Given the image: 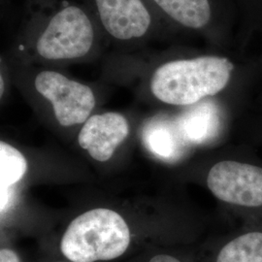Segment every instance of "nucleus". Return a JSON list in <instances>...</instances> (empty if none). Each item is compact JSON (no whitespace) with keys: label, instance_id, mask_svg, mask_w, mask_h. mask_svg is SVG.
<instances>
[{"label":"nucleus","instance_id":"f257e3e1","mask_svg":"<svg viewBox=\"0 0 262 262\" xmlns=\"http://www.w3.org/2000/svg\"><path fill=\"white\" fill-rule=\"evenodd\" d=\"M237 51L223 52L173 45L166 49L145 48L130 53L109 51L104 64L111 71L145 74L146 89L159 103L187 108L215 99L256 60H247Z\"/></svg>","mask_w":262,"mask_h":262},{"label":"nucleus","instance_id":"f03ea898","mask_svg":"<svg viewBox=\"0 0 262 262\" xmlns=\"http://www.w3.org/2000/svg\"><path fill=\"white\" fill-rule=\"evenodd\" d=\"M109 50L83 2L24 0L19 28L5 52L16 64L60 67L103 58Z\"/></svg>","mask_w":262,"mask_h":262},{"label":"nucleus","instance_id":"7ed1b4c3","mask_svg":"<svg viewBox=\"0 0 262 262\" xmlns=\"http://www.w3.org/2000/svg\"><path fill=\"white\" fill-rule=\"evenodd\" d=\"M178 36L197 37L207 48L232 52L237 48L236 0H147Z\"/></svg>","mask_w":262,"mask_h":262},{"label":"nucleus","instance_id":"20e7f679","mask_svg":"<svg viewBox=\"0 0 262 262\" xmlns=\"http://www.w3.org/2000/svg\"><path fill=\"white\" fill-rule=\"evenodd\" d=\"M83 3L101 28L113 52L130 53L179 37L147 0H83Z\"/></svg>","mask_w":262,"mask_h":262},{"label":"nucleus","instance_id":"39448f33","mask_svg":"<svg viewBox=\"0 0 262 262\" xmlns=\"http://www.w3.org/2000/svg\"><path fill=\"white\" fill-rule=\"evenodd\" d=\"M10 64L14 79L30 89L40 103L47 104L49 111L60 126L84 124L93 115L97 105V94L91 84L66 75L59 67L21 66L11 61Z\"/></svg>","mask_w":262,"mask_h":262},{"label":"nucleus","instance_id":"423d86ee","mask_svg":"<svg viewBox=\"0 0 262 262\" xmlns=\"http://www.w3.org/2000/svg\"><path fill=\"white\" fill-rule=\"evenodd\" d=\"M130 243L129 227L110 209H94L74 219L60 242V251L72 262L112 260Z\"/></svg>","mask_w":262,"mask_h":262},{"label":"nucleus","instance_id":"0eeeda50","mask_svg":"<svg viewBox=\"0 0 262 262\" xmlns=\"http://www.w3.org/2000/svg\"><path fill=\"white\" fill-rule=\"evenodd\" d=\"M207 185L216 198L245 207L262 206V168L236 161H222L208 174Z\"/></svg>","mask_w":262,"mask_h":262},{"label":"nucleus","instance_id":"6e6552de","mask_svg":"<svg viewBox=\"0 0 262 262\" xmlns=\"http://www.w3.org/2000/svg\"><path fill=\"white\" fill-rule=\"evenodd\" d=\"M129 131L128 120L121 113L94 114L83 124L78 141L93 159L104 162L112 158Z\"/></svg>","mask_w":262,"mask_h":262},{"label":"nucleus","instance_id":"1a4fd4ad","mask_svg":"<svg viewBox=\"0 0 262 262\" xmlns=\"http://www.w3.org/2000/svg\"><path fill=\"white\" fill-rule=\"evenodd\" d=\"M221 105L212 99L184 108L175 121L185 140L199 144L215 136L221 125Z\"/></svg>","mask_w":262,"mask_h":262},{"label":"nucleus","instance_id":"9d476101","mask_svg":"<svg viewBox=\"0 0 262 262\" xmlns=\"http://www.w3.org/2000/svg\"><path fill=\"white\" fill-rule=\"evenodd\" d=\"M180 139H184L175 121L167 116L158 115L146 122L143 142L151 154L162 159H175L180 150Z\"/></svg>","mask_w":262,"mask_h":262},{"label":"nucleus","instance_id":"9b49d317","mask_svg":"<svg viewBox=\"0 0 262 262\" xmlns=\"http://www.w3.org/2000/svg\"><path fill=\"white\" fill-rule=\"evenodd\" d=\"M238 8V29L236 50L246 54L258 37L262 36V0H236Z\"/></svg>","mask_w":262,"mask_h":262},{"label":"nucleus","instance_id":"f8f14e48","mask_svg":"<svg viewBox=\"0 0 262 262\" xmlns=\"http://www.w3.org/2000/svg\"><path fill=\"white\" fill-rule=\"evenodd\" d=\"M216 262H262L261 232L239 236L225 245Z\"/></svg>","mask_w":262,"mask_h":262},{"label":"nucleus","instance_id":"ddd939ff","mask_svg":"<svg viewBox=\"0 0 262 262\" xmlns=\"http://www.w3.org/2000/svg\"><path fill=\"white\" fill-rule=\"evenodd\" d=\"M28 170L21 152L5 142L0 143V187H11L19 182Z\"/></svg>","mask_w":262,"mask_h":262},{"label":"nucleus","instance_id":"4468645a","mask_svg":"<svg viewBox=\"0 0 262 262\" xmlns=\"http://www.w3.org/2000/svg\"><path fill=\"white\" fill-rule=\"evenodd\" d=\"M12 200L11 187H1V213H4Z\"/></svg>","mask_w":262,"mask_h":262},{"label":"nucleus","instance_id":"2eb2a0df","mask_svg":"<svg viewBox=\"0 0 262 262\" xmlns=\"http://www.w3.org/2000/svg\"><path fill=\"white\" fill-rule=\"evenodd\" d=\"M0 262H20L18 254L9 249L0 251Z\"/></svg>","mask_w":262,"mask_h":262},{"label":"nucleus","instance_id":"dca6fc26","mask_svg":"<svg viewBox=\"0 0 262 262\" xmlns=\"http://www.w3.org/2000/svg\"><path fill=\"white\" fill-rule=\"evenodd\" d=\"M150 262H181L176 257H173L167 254H159L154 256Z\"/></svg>","mask_w":262,"mask_h":262},{"label":"nucleus","instance_id":"f3484780","mask_svg":"<svg viewBox=\"0 0 262 262\" xmlns=\"http://www.w3.org/2000/svg\"><path fill=\"white\" fill-rule=\"evenodd\" d=\"M12 0H0V6H1V14L3 15L4 12L9 8Z\"/></svg>","mask_w":262,"mask_h":262},{"label":"nucleus","instance_id":"a211bd4d","mask_svg":"<svg viewBox=\"0 0 262 262\" xmlns=\"http://www.w3.org/2000/svg\"><path fill=\"white\" fill-rule=\"evenodd\" d=\"M258 58H257V63L259 67H262V52L260 53V55H258Z\"/></svg>","mask_w":262,"mask_h":262}]
</instances>
